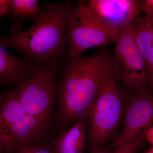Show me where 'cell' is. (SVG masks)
<instances>
[{
	"instance_id": "cell-1",
	"label": "cell",
	"mask_w": 153,
	"mask_h": 153,
	"mask_svg": "<svg viewBox=\"0 0 153 153\" xmlns=\"http://www.w3.org/2000/svg\"><path fill=\"white\" fill-rule=\"evenodd\" d=\"M112 52L99 48L92 55L68 61L57 86L56 122L66 130L77 120L87 119L102 88L114 75Z\"/></svg>"
},
{
	"instance_id": "cell-2",
	"label": "cell",
	"mask_w": 153,
	"mask_h": 153,
	"mask_svg": "<svg viewBox=\"0 0 153 153\" xmlns=\"http://www.w3.org/2000/svg\"><path fill=\"white\" fill-rule=\"evenodd\" d=\"M73 1L47 5L27 30L16 36H2L0 46L13 48L36 63H60L65 57V31Z\"/></svg>"
},
{
	"instance_id": "cell-3",
	"label": "cell",
	"mask_w": 153,
	"mask_h": 153,
	"mask_svg": "<svg viewBox=\"0 0 153 153\" xmlns=\"http://www.w3.org/2000/svg\"><path fill=\"white\" fill-rule=\"evenodd\" d=\"M116 75L102 88L87 119L88 153H99L107 144L125 111L124 91Z\"/></svg>"
},
{
	"instance_id": "cell-4",
	"label": "cell",
	"mask_w": 153,
	"mask_h": 153,
	"mask_svg": "<svg viewBox=\"0 0 153 153\" xmlns=\"http://www.w3.org/2000/svg\"><path fill=\"white\" fill-rule=\"evenodd\" d=\"M119 32L96 16L86 1H78L70 12L65 31L66 61L82 56L87 49L114 44Z\"/></svg>"
},
{
	"instance_id": "cell-5",
	"label": "cell",
	"mask_w": 153,
	"mask_h": 153,
	"mask_svg": "<svg viewBox=\"0 0 153 153\" xmlns=\"http://www.w3.org/2000/svg\"><path fill=\"white\" fill-rule=\"evenodd\" d=\"M60 63H38L25 82L13 88L28 114L49 122L58 84L56 79Z\"/></svg>"
},
{
	"instance_id": "cell-6",
	"label": "cell",
	"mask_w": 153,
	"mask_h": 153,
	"mask_svg": "<svg viewBox=\"0 0 153 153\" xmlns=\"http://www.w3.org/2000/svg\"><path fill=\"white\" fill-rule=\"evenodd\" d=\"M114 44L113 66L120 82L134 93L149 88L146 63L136 41L133 24L120 31Z\"/></svg>"
},
{
	"instance_id": "cell-7",
	"label": "cell",
	"mask_w": 153,
	"mask_h": 153,
	"mask_svg": "<svg viewBox=\"0 0 153 153\" xmlns=\"http://www.w3.org/2000/svg\"><path fill=\"white\" fill-rule=\"evenodd\" d=\"M153 124V94L148 88L134 93L126 107L122 129L111 145L119 146L146 136Z\"/></svg>"
},
{
	"instance_id": "cell-8",
	"label": "cell",
	"mask_w": 153,
	"mask_h": 153,
	"mask_svg": "<svg viewBox=\"0 0 153 153\" xmlns=\"http://www.w3.org/2000/svg\"><path fill=\"white\" fill-rule=\"evenodd\" d=\"M48 123L26 115L0 135V153H16L24 148L38 145L37 142L46 134Z\"/></svg>"
},
{
	"instance_id": "cell-9",
	"label": "cell",
	"mask_w": 153,
	"mask_h": 153,
	"mask_svg": "<svg viewBox=\"0 0 153 153\" xmlns=\"http://www.w3.org/2000/svg\"><path fill=\"white\" fill-rule=\"evenodd\" d=\"M88 7L107 25L117 30L131 26L141 12V0H88Z\"/></svg>"
},
{
	"instance_id": "cell-10",
	"label": "cell",
	"mask_w": 153,
	"mask_h": 153,
	"mask_svg": "<svg viewBox=\"0 0 153 153\" xmlns=\"http://www.w3.org/2000/svg\"><path fill=\"white\" fill-rule=\"evenodd\" d=\"M37 63L25 57L10 55L0 46V84L1 86L20 85L28 79Z\"/></svg>"
},
{
	"instance_id": "cell-11",
	"label": "cell",
	"mask_w": 153,
	"mask_h": 153,
	"mask_svg": "<svg viewBox=\"0 0 153 153\" xmlns=\"http://www.w3.org/2000/svg\"><path fill=\"white\" fill-rule=\"evenodd\" d=\"M87 143L86 119L77 120L48 145L55 153H84Z\"/></svg>"
},
{
	"instance_id": "cell-12",
	"label": "cell",
	"mask_w": 153,
	"mask_h": 153,
	"mask_svg": "<svg viewBox=\"0 0 153 153\" xmlns=\"http://www.w3.org/2000/svg\"><path fill=\"white\" fill-rule=\"evenodd\" d=\"M133 25L136 41L146 63L149 87L153 88V13L137 18Z\"/></svg>"
},
{
	"instance_id": "cell-13",
	"label": "cell",
	"mask_w": 153,
	"mask_h": 153,
	"mask_svg": "<svg viewBox=\"0 0 153 153\" xmlns=\"http://www.w3.org/2000/svg\"><path fill=\"white\" fill-rule=\"evenodd\" d=\"M41 8L37 0H12L5 16L8 17L12 25L10 28L12 36L21 33L22 24L29 21H35L41 14Z\"/></svg>"
},
{
	"instance_id": "cell-14",
	"label": "cell",
	"mask_w": 153,
	"mask_h": 153,
	"mask_svg": "<svg viewBox=\"0 0 153 153\" xmlns=\"http://www.w3.org/2000/svg\"><path fill=\"white\" fill-rule=\"evenodd\" d=\"M27 114L25 107L13 89L2 94L0 101V135L5 133Z\"/></svg>"
},
{
	"instance_id": "cell-15",
	"label": "cell",
	"mask_w": 153,
	"mask_h": 153,
	"mask_svg": "<svg viewBox=\"0 0 153 153\" xmlns=\"http://www.w3.org/2000/svg\"><path fill=\"white\" fill-rule=\"evenodd\" d=\"M146 142V136L143 137L122 146H114L110 145L99 153H135L144 146Z\"/></svg>"
},
{
	"instance_id": "cell-16",
	"label": "cell",
	"mask_w": 153,
	"mask_h": 153,
	"mask_svg": "<svg viewBox=\"0 0 153 153\" xmlns=\"http://www.w3.org/2000/svg\"><path fill=\"white\" fill-rule=\"evenodd\" d=\"M17 153H55L49 145L44 144H39L24 148L18 151Z\"/></svg>"
},
{
	"instance_id": "cell-17",
	"label": "cell",
	"mask_w": 153,
	"mask_h": 153,
	"mask_svg": "<svg viewBox=\"0 0 153 153\" xmlns=\"http://www.w3.org/2000/svg\"><path fill=\"white\" fill-rule=\"evenodd\" d=\"M141 11L146 13V15H149L153 13V0L143 1L141 7Z\"/></svg>"
},
{
	"instance_id": "cell-18",
	"label": "cell",
	"mask_w": 153,
	"mask_h": 153,
	"mask_svg": "<svg viewBox=\"0 0 153 153\" xmlns=\"http://www.w3.org/2000/svg\"><path fill=\"white\" fill-rule=\"evenodd\" d=\"M11 1L10 0H0V17L5 16L8 10Z\"/></svg>"
},
{
	"instance_id": "cell-19",
	"label": "cell",
	"mask_w": 153,
	"mask_h": 153,
	"mask_svg": "<svg viewBox=\"0 0 153 153\" xmlns=\"http://www.w3.org/2000/svg\"><path fill=\"white\" fill-rule=\"evenodd\" d=\"M147 141L149 142L153 147V126L148 129L146 134Z\"/></svg>"
},
{
	"instance_id": "cell-20",
	"label": "cell",
	"mask_w": 153,
	"mask_h": 153,
	"mask_svg": "<svg viewBox=\"0 0 153 153\" xmlns=\"http://www.w3.org/2000/svg\"><path fill=\"white\" fill-rule=\"evenodd\" d=\"M146 153H153V147H152L151 148V149H149L148 150Z\"/></svg>"
},
{
	"instance_id": "cell-21",
	"label": "cell",
	"mask_w": 153,
	"mask_h": 153,
	"mask_svg": "<svg viewBox=\"0 0 153 153\" xmlns=\"http://www.w3.org/2000/svg\"></svg>"
}]
</instances>
